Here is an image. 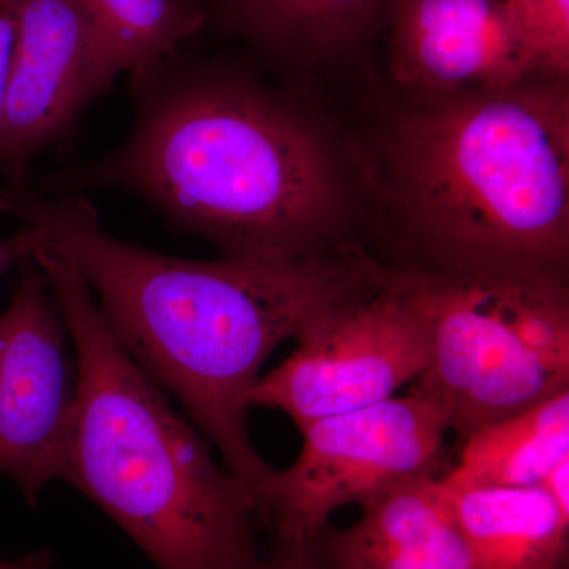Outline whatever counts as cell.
<instances>
[{
	"label": "cell",
	"mask_w": 569,
	"mask_h": 569,
	"mask_svg": "<svg viewBox=\"0 0 569 569\" xmlns=\"http://www.w3.org/2000/svg\"><path fill=\"white\" fill-rule=\"evenodd\" d=\"M471 569H559L569 512L542 486H468L441 477Z\"/></svg>",
	"instance_id": "obj_13"
},
{
	"label": "cell",
	"mask_w": 569,
	"mask_h": 569,
	"mask_svg": "<svg viewBox=\"0 0 569 569\" xmlns=\"http://www.w3.org/2000/svg\"><path fill=\"white\" fill-rule=\"evenodd\" d=\"M61 312L78 399L62 481L84 493L159 569H246L260 559L253 490L219 466L168 392L127 351L69 254H33Z\"/></svg>",
	"instance_id": "obj_4"
},
{
	"label": "cell",
	"mask_w": 569,
	"mask_h": 569,
	"mask_svg": "<svg viewBox=\"0 0 569 569\" xmlns=\"http://www.w3.org/2000/svg\"><path fill=\"white\" fill-rule=\"evenodd\" d=\"M116 74L152 66L204 31V0H82Z\"/></svg>",
	"instance_id": "obj_15"
},
{
	"label": "cell",
	"mask_w": 569,
	"mask_h": 569,
	"mask_svg": "<svg viewBox=\"0 0 569 569\" xmlns=\"http://www.w3.org/2000/svg\"><path fill=\"white\" fill-rule=\"evenodd\" d=\"M293 353L254 385L252 407L276 408L299 429L385 402L429 359L425 317L399 272L351 299L296 340Z\"/></svg>",
	"instance_id": "obj_7"
},
{
	"label": "cell",
	"mask_w": 569,
	"mask_h": 569,
	"mask_svg": "<svg viewBox=\"0 0 569 569\" xmlns=\"http://www.w3.org/2000/svg\"><path fill=\"white\" fill-rule=\"evenodd\" d=\"M14 41H17V20H14L11 2L0 0V121H2L3 104H6Z\"/></svg>",
	"instance_id": "obj_18"
},
{
	"label": "cell",
	"mask_w": 569,
	"mask_h": 569,
	"mask_svg": "<svg viewBox=\"0 0 569 569\" xmlns=\"http://www.w3.org/2000/svg\"><path fill=\"white\" fill-rule=\"evenodd\" d=\"M51 565V553L48 550L39 549L17 560L2 559L0 557V569H48Z\"/></svg>",
	"instance_id": "obj_20"
},
{
	"label": "cell",
	"mask_w": 569,
	"mask_h": 569,
	"mask_svg": "<svg viewBox=\"0 0 569 569\" xmlns=\"http://www.w3.org/2000/svg\"><path fill=\"white\" fill-rule=\"evenodd\" d=\"M388 29L392 78L419 99L545 78L505 0H395Z\"/></svg>",
	"instance_id": "obj_10"
},
{
	"label": "cell",
	"mask_w": 569,
	"mask_h": 569,
	"mask_svg": "<svg viewBox=\"0 0 569 569\" xmlns=\"http://www.w3.org/2000/svg\"><path fill=\"white\" fill-rule=\"evenodd\" d=\"M246 569H335L316 548L295 549L272 546L268 557H260Z\"/></svg>",
	"instance_id": "obj_17"
},
{
	"label": "cell",
	"mask_w": 569,
	"mask_h": 569,
	"mask_svg": "<svg viewBox=\"0 0 569 569\" xmlns=\"http://www.w3.org/2000/svg\"><path fill=\"white\" fill-rule=\"evenodd\" d=\"M17 41L0 121V173L20 186L48 149L69 140L118 74L100 52L82 0H10Z\"/></svg>",
	"instance_id": "obj_9"
},
{
	"label": "cell",
	"mask_w": 569,
	"mask_h": 569,
	"mask_svg": "<svg viewBox=\"0 0 569 569\" xmlns=\"http://www.w3.org/2000/svg\"><path fill=\"white\" fill-rule=\"evenodd\" d=\"M568 475H569V458L561 460L559 466L553 467L548 478L542 481V488L548 490L553 500L560 505L565 511L569 512V497H568Z\"/></svg>",
	"instance_id": "obj_19"
},
{
	"label": "cell",
	"mask_w": 569,
	"mask_h": 569,
	"mask_svg": "<svg viewBox=\"0 0 569 569\" xmlns=\"http://www.w3.org/2000/svg\"><path fill=\"white\" fill-rule=\"evenodd\" d=\"M299 430L301 455L287 470L272 468L254 498L272 546L309 549L337 509L369 507L411 479L438 473L449 427L443 408L411 387Z\"/></svg>",
	"instance_id": "obj_6"
},
{
	"label": "cell",
	"mask_w": 569,
	"mask_h": 569,
	"mask_svg": "<svg viewBox=\"0 0 569 569\" xmlns=\"http://www.w3.org/2000/svg\"><path fill=\"white\" fill-rule=\"evenodd\" d=\"M445 478L468 486H541L569 458V391L478 427Z\"/></svg>",
	"instance_id": "obj_14"
},
{
	"label": "cell",
	"mask_w": 569,
	"mask_h": 569,
	"mask_svg": "<svg viewBox=\"0 0 569 569\" xmlns=\"http://www.w3.org/2000/svg\"><path fill=\"white\" fill-rule=\"evenodd\" d=\"M395 0H204V29L268 58L310 61L359 47Z\"/></svg>",
	"instance_id": "obj_12"
},
{
	"label": "cell",
	"mask_w": 569,
	"mask_h": 569,
	"mask_svg": "<svg viewBox=\"0 0 569 569\" xmlns=\"http://www.w3.org/2000/svg\"><path fill=\"white\" fill-rule=\"evenodd\" d=\"M397 272L429 337V359L413 387L443 408L460 441L569 391L567 277L458 274L418 266Z\"/></svg>",
	"instance_id": "obj_5"
},
{
	"label": "cell",
	"mask_w": 569,
	"mask_h": 569,
	"mask_svg": "<svg viewBox=\"0 0 569 569\" xmlns=\"http://www.w3.org/2000/svg\"><path fill=\"white\" fill-rule=\"evenodd\" d=\"M385 157L418 268L567 277L568 80L419 99L389 127Z\"/></svg>",
	"instance_id": "obj_3"
},
{
	"label": "cell",
	"mask_w": 569,
	"mask_h": 569,
	"mask_svg": "<svg viewBox=\"0 0 569 569\" xmlns=\"http://www.w3.org/2000/svg\"><path fill=\"white\" fill-rule=\"evenodd\" d=\"M0 212L69 254L114 336L253 493L272 470L247 426L264 362L383 274L328 252L213 261L153 252L107 233L84 194L43 197L6 183Z\"/></svg>",
	"instance_id": "obj_1"
},
{
	"label": "cell",
	"mask_w": 569,
	"mask_h": 569,
	"mask_svg": "<svg viewBox=\"0 0 569 569\" xmlns=\"http://www.w3.org/2000/svg\"><path fill=\"white\" fill-rule=\"evenodd\" d=\"M67 329L36 261L0 313V473L17 482L28 505L61 479L69 452L78 377Z\"/></svg>",
	"instance_id": "obj_8"
},
{
	"label": "cell",
	"mask_w": 569,
	"mask_h": 569,
	"mask_svg": "<svg viewBox=\"0 0 569 569\" xmlns=\"http://www.w3.org/2000/svg\"><path fill=\"white\" fill-rule=\"evenodd\" d=\"M313 548L335 569H471L438 473L391 490L347 529L328 527Z\"/></svg>",
	"instance_id": "obj_11"
},
{
	"label": "cell",
	"mask_w": 569,
	"mask_h": 569,
	"mask_svg": "<svg viewBox=\"0 0 569 569\" xmlns=\"http://www.w3.org/2000/svg\"><path fill=\"white\" fill-rule=\"evenodd\" d=\"M533 52L539 73L568 80L569 0H505Z\"/></svg>",
	"instance_id": "obj_16"
},
{
	"label": "cell",
	"mask_w": 569,
	"mask_h": 569,
	"mask_svg": "<svg viewBox=\"0 0 569 569\" xmlns=\"http://www.w3.org/2000/svg\"><path fill=\"white\" fill-rule=\"evenodd\" d=\"M132 129L112 151L22 182L43 197L133 194L224 258L323 253L343 206L335 152L293 96L182 48L130 73ZM21 186V183H20Z\"/></svg>",
	"instance_id": "obj_2"
}]
</instances>
